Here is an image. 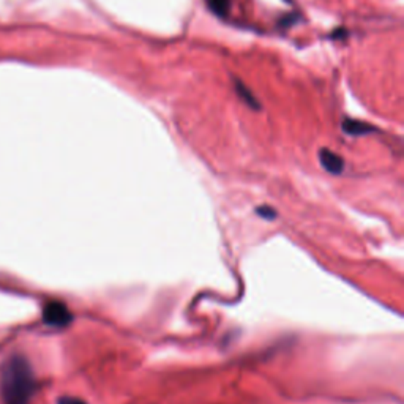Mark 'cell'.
<instances>
[{
    "label": "cell",
    "mask_w": 404,
    "mask_h": 404,
    "mask_svg": "<svg viewBox=\"0 0 404 404\" xmlns=\"http://www.w3.org/2000/svg\"><path fill=\"white\" fill-rule=\"evenodd\" d=\"M37 381L30 363L21 355H13L0 372V392L5 404H27L35 393Z\"/></svg>",
    "instance_id": "cell-1"
},
{
    "label": "cell",
    "mask_w": 404,
    "mask_h": 404,
    "mask_svg": "<svg viewBox=\"0 0 404 404\" xmlns=\"http://www.w3.org/2000/svg\"><path fill=\"white\" fill-rule=\"evenodd\" d=\"M43 321L44 324L52 327H65L73 321V314L65 303L52 300L46 303L43 308Z\"/></svg>",
    "instance_id": "cell-2"
},
{
    "label": "cell",
    "mask_w": 404,
    "mask_h": 404,
    "mask_svg": "<svg viewBox=\"0 0 404 404\" xmlns=\"http://www.w3.org/2000/svg\"><path fill=\"white\" fill-rule=\"evenodd\" d=\"M319 161L321 166L324 167L328 174H333V176H340V174L345 171V160H343L338 153L328 149H321Z\"/></svg>",
    "instance_id": "cell-3"
},
{
    "label": "cell",
    "mask_w": 404,
    "mask_h": 404,
    "mask_svg": "<svg viewBox=\"0 0 404 404\" xmlns=\"http://www.w3.org/2000/svg\"><path fill=\"white\" fill-rule=\"evenodd\" d=\"M343 131L349 136H365V134H372V133H378V126L368 122H363V120H357V119H345L341 124Z\"/></svg>",
    "instance_id": "cell-4"
},
{
    "label": "cell",
    "mask_w": 404,
    "mask_h": 404,
    "mask_svg": "<svg viewBox=\"0 0 404 404\" xmlns=\"http://www.w3.org/2000/svg\"><path fill=\"white\" fill-rule=\"evenodd\" d=\"M234 89H235V93L239 95V98L244 101L248 107H251V109L254 111L261 109V103H259L258 97L254 95L250 87L245 85L244 81H240L239 78H234Z\"/></svg>",
    "instance_id": "cell-5"
},
{
    "label": "cell",
    "mask_w": 404,
    "mask_h": 404,
    "mask_svg": "<svg viewBox=\"0 0 404 404\" xmlns=\"http://www.w3.org/2000/svg\"><path fill=\"white\" fill-rule=\"evenodd\" d=\"M206 2L213 15H217L220 18H225L229 13V6H231L229 0H206Z\"/></svg>",
    "instance_id": "cell-6"
},
{
    "label": "cell",
    "mask_w": 404,
    "mask_h": 404,
    "mask_svg": "<svg viewBox=\"0 0 404 404\" xmlns=\"http://www.w3.org/2000/svg\"><path fill=\"white\" fill-rule=\"evenodd\" d=\"M299 16L297 15H294V13H291V15H286V16H283L281 19H280V25L281 27H289V25H292L295 21H299Z\"/></svg>",
    "instance_id": "cell-7"
},
{
    "label": "cell",
    "mask_w": 404,
    "mask_h": 404,
    "mask_svg": "<svg viewBox=\"0 0 404 404\" xmlns=\"http://www.w3.org/2000/svg\"><path fill=\"white\" fill-rule=\"evenodd\" d=\"M258 213L261 215V217H264L267 220H273L275 217H277V212L272 210L271 207H259L258 208Z\"/></svg>",
    "instance_id": "cell-8"
},
{
    "label": "cell",
    "mask_w": 404,
    "mask_h": 404,
    "mask_svg": "<svg viewBox=\"0 0 404 404\" xmlns=\"http://www.w3.org/2000/svg\"><path fill=\"white\" fill-rule=\"evenodd\" d=\"M57 404H87V403L81 398H75V396H62V398H59Z\"/></svg>",
    "instance_id": "cell-9"
},
{
    "label": "cell",
    "mask_w": 404,
    "mask_h": 404,
    "mask_svg": "<svg viewBox=\"0 0 404 404\" xmlns=\"http://www.w3.org/2000/svg\"><path fill=\"white\" fill-rule=\"evenodd\" d=\"M346 37H347V30L343 29V27H338V29L333 30L332 35H330L332 40H345Z\"/></svg>",
    "instance_id": "cell-10"
}]
</instances>
